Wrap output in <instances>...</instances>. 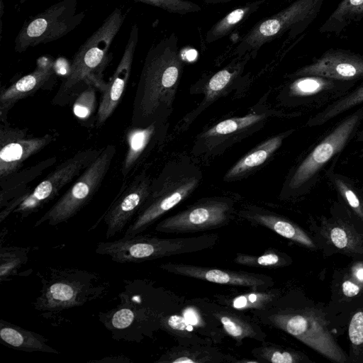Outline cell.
<instances>
[{"label": "cell", "instance_id": "cell-1", "mask_svg": "<svg viewBox=\"0 0 363 363\" xmlns=\"http://www.w3.org/2000/svg\"><path fill=\"white\" fill-rule=\"evenodd\" d=\"M182 68L178 38L174 33L150 48L135 91L131 125L144 128L155 123L168 102Z\"/></svg>", "mask_w": 363, "mask_h": 363}, {"label": "cell", "instance_id": "cell-2", "mask_svg": "<svg viewBox=\"0 0 363 363\" xmlns=\"http://www.w3.org/2000/svg\"><path fill=\"white\" fill-rule=\"evenodd\" d=\"M125 18L122 9L116 8L79 48L52 99L53 104L63 106L67 103L82 82L92 84L101 91L104 90L106 83L103 79V72L110 61L109 48Z\"/></svg>", "mask_w": 363, "mask_h": 363}, {"label": "cell", "instance_id": "cell-3", "mask_svg": "<svg viewBox=\"0 0 363 363\" xmlns=\"http://www.w3.org/2000/svg\"><path fill=\"white\" fill-rule=\"evenodd\" d=\"M42 289L33 303L40 312L58 313L103 298L110 284L98 273L77 268H48L39 274Z\"/></svg>", "mask_w": 363, "mask_h": 363}, {"label": "cell", "instance_id": "cell-4", "mask_svg": "<svg viewBox=\"0 0 363 363\" xmlns=\"http://www.w3.org/2000/svg\"><path fill=\"white\" fill-rule=\"evenodd\" d=\"M102 149H87L79 151L52 171L32 191L10 201L1 209L2 223L11 213L25 218L38 211L55 198L61 189L71 182L99 156Z\"/></svg>", "mask_w": 363, "mask_h": 363}, {"label": "cell", "instance_id": "cell-5", "mask_svg": "<svg viewBox=\"0 0 363 363\" xmlns=\"http://www.w3.org/2000/svg\"><path fill=\"white\" fill-rule=\"evenodd\" d=\"M116 152L113 145H108L104 147L99 156L82 172L74 184L36 221L34 227H38L44 223L52 226L65 223L86 206L101 186Z\"/></svg>", "mask_w": 363, "mask_h": 363}, {"label": "cell", "instance_id": "cell-6", "mask_svg": "<svg viewBox=\"0 0 363 363\" xmlns=\"http://www.w3.org/2000/svg\"><path fill=\"white\" fill-rule=\"evenodd\" d=\"M269 323L279 328L325 357L344 363L347 357L330 332L325 318L311 308L281 309L267 315Z\"/></svg>", "mask_w": 363, "mask_h": 363}, {"label": "cell", "instance_id": "cell-7", "mask_svg": "<svg viewBox=\"0 0 363 363\" xmlns=\"http://www.w3.org/2000/svg\"><path fill=\"white\" fill-rule=\"evenodd\" d=\"M324 0H295L287 7L259 21L239 41L233 55L253 53L286 31L302 32L316 18Z\"/></svg>", "mask_w": 363, "mask_h": 363}, {"label": "cell", "instance_id": "cell-8", "mask_svg": "<svg viewBox=\"0 0 363 363\" xmlns=\"http://www.w3.org/2000/svg\"><path fill=\"white\" fill-rule=\"evenodd\" d=\"M120 303L113 308L99 313V319L114 340L138 342L156 318L147 303L138 280L126 281L118 294Z\"/></svg>", "mask_w": 363, "mask_h": 363}, {"label": "cell", "instance_id": "cell-9", "mask_svg": "<svg viewBox=\"0 0 363 363\" xmlns=\"http://www.w3.org/2000/svg\"><path fill=\"white\" fill-rule=\"evenodd\" d=\"M77 5V0H61L28 16L15 38V51L23 52L28 48L59 40L74 30L85 17L84 11L76 13Z\"/></svg>", "mask_w": 363, "mask_h": 363}, {"label": "cell", "instance_id": "cell-10", "mask_svg": "<svg viewBox=\"0 0 363 363\" xmlns=\"http://www.w3.org/2000/svg\"><path fill=\"white\" fill-rule=\"evenodd\" d=\"M231 203L208 200L191 206L159 222L155 230L165 233H195L228 225L233 218Z\"/></svg>", "mask_w": 363, "mask_h": 363}, {"label": "cell", "instance_id": "cell-11", "mask_svg": "<svg viewBox=\"0 0 363 363\" xmlns=\"http://www.w3.org/2000/svg\"><path fill=\"white\" fill-rule=\"evenodd\" d=\"M150 191V179L144 172L125 181L107 210L90 230L103 220L106 225L107 239L121 233L145 204Z\"/></svg>", "mask_w": 363, "mask_h": 363}, {"label": "cell", "instance_id": "cell-12", "mask_svg": "<svg viewBox=\"0 0 363 363\" xmlns=\"http://www.w3.org/2000/svg\"><path fill=\"white\" fill-rule=\"evenodd\" d=\"M362 118L363 108H360L341 121L298 167L289 183L290 187L301 186L340 152L353 135Z\"/></svg>", "mask_w": 363, "mask_h": 363}, {"label": "cell", "instance_id": "cell-13", "mask_svg": "<svg viewBox=\"0 0 363 363\" xmlns=\"http://www.w3.org/2000/svg\"><path fill=\"white\" fill-rule=\"evenodd\" d=\"M198 184L194 178L173 187L164 186L158 189L151 187L145 204L124 232V236H134L146 230L161 216L186 199Z\"/></svg>", "mask_w": 363, "mask_h": 363}, {"label": "cell", "instance_id": "cell-14", "mask_svg": "<svg viewBox=\"0 0 363 363\" xmlns=\"http://www.w3.org/2000/svg\"><path fill=\"white\" fill-rule=\"evenodd\" d=\"M159 267L177 275L218 284L245 286L252 290L268 289L274 284L272 278L267 275L245 271L171 262L161 264Z\"/></svg>", "mask_w": 363, "mask_h": 363}, {"label": "cell", "instance_id": "cell-15", "mask_svg": "<svg viewBox=\"0 0 363 363\" xmlns=\"http://www.w3.org/2000/svg\"><path fill=\"white\" fill-rule=\"evenodd\" d=\"M293 75L315 76L339 81L359 79L363 77V55L349 50L329 49Z\"/></svg>", "mask_w": 363, "mask_h": 363}, {"label": "cell", "instance_id": "cell-16", "mask_svg": "<svg viewBox=\"0 0 363 363\" xmlns=\"http://www.w3.org/2000/svg\"><path fill=\"white\" fill-rule=\"evenodd\" d=\"M138 41V27L132 26L122 57L110 80L101 91L96 115V126L100 128L120 104L130 79L134 54Z\"/></svg>", "mask_w": 363, "mask_h": 363}, {"label": "cell", "instance_id": "cell-17", "mask_svg": "<svg viewBox=\"0 0 363 363\" xmlns=\"http://www.w3.org/2000/svg\"><path fill=\"white\" fill-rule=\"evenodd\" d=\"M55 75L54 62L50 57H41L35 69L22 77L0 93V121L8 124L7 115L11 108L21 99L33 95Z\"/></svg>", "mask_w": 363, "mask_h": 363}, {"label": "cell", "instance_id": "cell-18", "mask_svg": "<svg viewBox=\"0 0 363 363\" xmlns=\"http://www.w3.org/2000/svg\"><path fill=\"white\" fill-rule=\"evenodd\" d=\"M56 139V135L40 137L18 138L0 144V179L4 180L16 173L23 163Z\"/></svg>", "mask_w": 363, "mask_h": 363}, {"label": "cell", "instance_id": "cell-19", "mask_svg": "<svg viewBox=\"0 0 363 363\" xmlns=\"http://www.w3.org/2000/svg\"><path fill=\"white\" fill-rule=\"evenodd\" d=\"M0 341L3 345L17 350L60 353L48 344V340L42 335L3 319L0 320Z\"/></svg>", "mask_w": 363, "mask_h": 363}, {"label": "cell", "instance_id": "cell-20", "mask_svg": "<svg viewBox=\"0 0 363 363\" xmlns=\"http://www.w3.org/2000/svg\"><path fill=\"white\" fill-rule=\"evenodd\" d=\"M155 123H153L144 128L130 125L127 129V151L121 168L124 181L133 178L155 133Z\"/></svg>", "mask_w": 363, "mask_h": 363}, {"label": "cell", "instance_id": "cell-21", "mask_svg": "<svg viewBox=\"0 0 363 363\" xmlns=\"http://www.w3.org/2000/svg\"><path fill=\"white\" fill-rule=\"evenodd\" d=\"M240 216L251 223L269 228L279 235L303 246L315 247L313 241L304 230L283 217L258 210L243 211L240 213Z\"/></svg>", "mask_w": 363, "mask_h": 363}, {"label": "cell", "instance_id": "cell-22", "mask_svg": "<svg viewBox=\"0 0 363 363\" xmlns=\"http://www.w3.org/2000/svg\"><path fill=\"white\" fill-rule=\"evenodd\" d=\"M211 313L220 323L225 333L237 341L245 338L263 340L266 337L256 323L230 308L215 310Z\"/></svg>", "mask_w": 363, "mask_h": 363}, {"label": "cell", "instance_id": "cell-23", "mask_svg": "<svg viewBox=\"0 0 363 363\" xmlns=\"http://www.w3.org/2000/svg\"><path fill=\"white\" fill-rule=\"evenodd\" d=\"M223 354L206 346H179L163 354L158 363H212L230 362Z\"/></svg>", "mask_w": 363, "mask_h": 363}, {"label": "cell", "instance_id": "cell-24", "mask_svg": "<svg viewBox=\"0 0 363 363\" xmlns=\"http://www.w3.org/2000/svg\"><path fill=\"white\" fill-rule=\"evenodd\" d=\"M279 294L277 289L252 290L240 294L220 295L217 301L230 309L263 311L272 304Z\"/></svg>", "mask_w": 363, "mask_h": 363}, {"label": "cell", "instance_id": "cell-25", "mask_svg": "<svg viewBox=\"0 0 363 363\" xmlns=\"http://www.w3.org/2000/svg\"><path fill=\"white\" fill-rule=\"evenodd\" d=\"M266 1L267 0L250 1L229 12L207 31L206 42L211 43L228 35Z\"/></svg>", "mask_w": 363, "mask_h": 363}, {"label": "cell", "instance_id": "cell-26", "mask_svg": "<svg viewBox=\"0 0 363 363\" xmlns=\"http://www.w3.org/2000/svg\"><path fill=\"white\" fill-rule=\"evenodd\" d=\"M363 17V0H342L319 29L320 33L339 34Z\"/></svg>", "mask_w": 363, "mask_h": 363}, {"label": "cell", "instance_id": "cell-27", "mask_svg": "<svg viewBox=\"0 0 363 363\" xmlns=\"http://www.w3.org/2000/svg\"><path fill=\"white\" fill-rule=\"evenodd\" d=\"M281 136L270 138L239 160L227 173L225 178H233L264 163L281 145Z\"/></svg>", "mask_w": 363, "mask_h": 363}, {"label": "cell", "instance_id": "cell-28", "mask_svg": "<svg viewBox=\"0 0 363 363\" xmlns=\"http://www.w3.org/2000/svg\"><path fill=\"white\" fill-rule=\"evenodd\" d=\"M29 247L17 246L0 248V282L17 275L18 270L28 261Z\"/></svg>", "mask_w": 363, "mask_h": 363}, {"label": "cell", "instance_id": "cell-29", "mask_svg": "<svg viewBox=\"0 0 363 363\" xmlns=\"http://www.w3.org/2000/svg\"><path fill=\"white\" fill-rule=\"evenodd\" d=\"M363 102V84L350 94L340 98L318 113L308 123L310 125H320L337 115Z\"/></svg>", "mask_w": 363, "mask_h": 363}, {"label": "cell", "instance_id": "cell-30", "mask_svg": "<svg viewBox=\"0 0 363 363\" xmlns=\"http://www.w3.org/2000/svg\"><path fill=\"white\" fill-rule=\"evenodd\" d=\"M233 261L240 265L269 269L282 267L291 262L286 254L272 248L260 255L237 253Z\"/></svg>", "mask_w": 363, "mask_h": 363}, {"label": "cell", "instance_id": "cell-31", "mask_svg": "<svg viewBox=\"0 0 363 363\" xmlns=\"http://www.w3.org/2000/svg\"><path fill=\"white\" fill-rule=\"evenodd\" d=\"M252 354L259 362L299 363L306 359L300 352L270 343L254 349Z\"/></svg>", "mask_w": 363, "mask_h": 363}, {"label": "cell", "instance_id": "cell-32", "mask_svg": "<svg viewBox=\"0 0 363 363\" xmlns=\"http://www.w3.org/2000/svg\"><path fill=\"white\" fill-rule=\"evenodd\" d=\"M199 325L192 323L186 318L173 315L162 316L160 327L179 338L196 340Z\"/></svg>", "mask_w": 363, "mask_h": 363}, {"label": "cell", "instance_id": "cell-33", "mask_svg": "<svg viewBox=\"0 0 363 363\" xmlns=\"http://www.w3.org/2000/svg\"><path fill=\"white\" fill-rule=\"evenodd\" d=\"M96 87L92 84L86 85L77 96L73 106L74 115L81 121H85L97 112Z\"/></svg>", "mask_w": 363, "mask_h": 363}, {"label": "cell", "instance_id": "cell-34", "mask_svg": "<svg viewBox=\"0 0 363 363\" xmlns=\"http://www.w3.org/2000/svg\"><path fill=\"white\" fill-rule=\"evenodd\" d=\"M333 81L315 76L301 77L293 82L290 91L294 96H310L328 88Z\"/></svg>", "mask_w": 363, "mask_h": 363}, {"label": "cell", "instance_id": "cell-35", "mask_svg": "<svg viewBox=\"0 0 363 363\" xmlns=\"http://www.w3.org/2000/svg\"><path fill=\"white\" fill-rule=\"evenodd\" d=\"M264 117V115L250 114L243 117L227 119L216 124L208 130L205 135L206 136H215L232 133L256 123Z\"/></svg>", "mask_w": 363, "mask_h": 363}, {"label": "cell", "instance_id": "cell-36", "mask_svg": "<svg viewBox=\"0 0 363 363\" xmlns=\"http://www.w3.org/2000/svg\"><path fill=\"white\" fill-rule=\"evenodd\" d=\"M135 2L146 4L158 7L169 13L185 15L199 12L201 7L188 0H133Z\"/></svg>", "mask_w": 363, "mask_h": 363}, {"label": "cell", "instance_id": "cell-37", "mask_svg": "<svg viewBox=\"0 0 363 363\" xmlns=\"http://www.w3.org/2000/svg\"><path fill=\"white\" fill-rule=\"evenodd\" d=\"M234 72L225 68L217 72L208 80L206 91L208 99L213 98L216 94L223 90L231 81Z\"/></svg>", "mask_w": 363, "mask_h": 363}, {"label": "cell", "instance_id": "cell-38", "mask_svg": "<svg viewBox=\"0 0 363 363\" xmlns=\"http://www.w3.org/2000/svg\"><path fill=\"white\" fill-rule=\"evenodd\" d=\"M335 186L350 206L363 219V207L354 191L342 179L335 176L333 179Z\"/></svg>", "mask_w": 363, "mask_h": 363}, {"label": "cell", "instance_id": "cell-39", "mask_svg": "<svg viewBox=\"0 0 363 363\" xmlns=\"http://www.w3.org/2000/svg\"><path fill=\"white\" fill-rule=\"evenodd\" d=\"M349 337L354 346L363 344V311H358L352 316L349 325Z\"/></svg>", "mask_w": 363, "mask_h": 363}, {"label": "cell", "instance_id": "cell-40", "mask_svg": "<svg viewBox=\"0 0 363 363\" xmlns=\"http://www.w3.org/2000/svg\"><path fill=\"white\" fill-rule=\"evenodd\" d=\"M330 239L333 244L339 249L347 248L350 244V236L342 227H334L330 232Z\"/></svg>", "mask_w": 363, "mask_h": 363}, {"label": "cell", "instance_id": "cell-41", "mask_svg": "<svg viewBox=\"0 0 363 363\" xmlns=\"http://www.w3.org/2000/svg\"><path fill=\"white\" fill-rule=\"evenodd\" d=\"M88 362L93 363H130L133 361L125 355H109L97 359H91Z\"/></svg>", "mask_w": 363, "mask_h": 363}, {"label": "cell", "instance_id": "cell-42", "mask_svg": "<svg viewBox=\"0 0 363 363\" xmlns=\"http://www.w3.org/2000/svg\"><path fill=\"white\" fill-rule=\"evenodd\" d=\"M342 292L347 297H353L357 295L360 291V287L356 283L346 280L342 285Z\"/></svg>", "mask_w": 363, "mask_h": 363}, {"label": "cell", "instance_id": "cell-43", "mask_svg": "<svg viewBox=\"0 0 363 363\" xmlns=\"http://www.w3.org/2000/svg\"><path fill=\"white\" fill-rule=\"evenodd\" d=\"M4 12V0H0V18H1L0 34H1V33H2V18H3Z\"/></svg>", "mask_w": 363, "mask_h": 363}, {"label": "cell", "instance_id": "cell-44", "mask_svg": "<svg viewBox=\"0 0 363 363\" xmlns=\"http://www.w3.org/2000/svg\"><path fill=\"white\" fill-rule=\"evenodd\" d=\"M355 276L360 281H363V267H359L356 269Z\"/></svg>", "mask_w": 363, "mask_h": 363}, {"label": "cell", "instance_id": "cell-45", "mask_svg": "<svg viewBox=\"0 0 363 363\" xmlns=\"http://www.w3.org/2000/svg\"><path fill=\"white\" fill-rule=\"evenodd\" d=\"M206 3L208 4H218V3H222V2H227L231 0H203Z\"/></svg>", "mask_w": 363, "mask_h": 363}, {"label": "cell", "instance_id": "cell-46", "mask_svg": "<svg viewBox=\"0 0 363 363\" xmlns=\"http://www.w3.org/2000/svg\"><path fill=\"white\" fill-rule=\"evenodd\" d=\"M27 0H20V3L21 4H23Z\"/></svg>", "mask_w": 363, "mask_h": 363}]
</instances>
